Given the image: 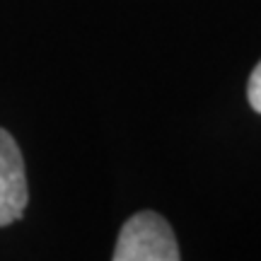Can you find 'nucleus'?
Returning <instances> with one entry per match:
<instances>
[{
  "label": "nucleus",
  "mask_w": 261,
  "mask_h": 261,
  "mask_svg": "<svg viewBox=\"0 0 261 261\" xmlns=\"http://www.w3.org/2000/svg\"><path fill=\"white\" fill-rule=\"evenodd\" d=\"M29 201L24 160L15 138L0 128V227L22 218Z\"/></svg>",
  "instance_id": "2"
},
{
  "label": "nucleus",
  "mask_w": 261,
  "mask_h": 261,
  "mask_svg": "<svg viewBox=\"0 0 261 261\" xmlns=\"http://www.w3.org/2000/svg\"><path fill=\"white\" fill-rule=\"evenodd\" d=\"M247 99H249L254 112L261 114V61L252 70V77H249V85H247Z\"/></svg>",
  "instance_id": "3"
},
{
  "label": "nucleus",
  "mask_w": 261,
  "mask_h": 261,
  "mask_svg": "<svg viewBox=\"0 0 261 261\" xmlns=\"http://www.w3.org/2000/svg\"><path fill=\"white\" fill-rule=\"evenodd\" d=\"M179 244L160 213L140 211L123 223L114 261H179Z\"/></svg>",
  "instance_id": "1"
}]
</instances>
